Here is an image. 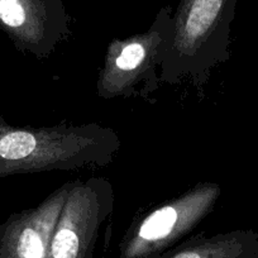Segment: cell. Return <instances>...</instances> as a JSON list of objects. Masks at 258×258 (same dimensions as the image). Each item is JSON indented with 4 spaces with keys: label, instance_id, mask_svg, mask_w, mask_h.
I'll return each mask as SVG.
<instances>
[{
    "label": "cell",
    "instance_id": "obj_1",
    "mask_svg": "<svg viewBox=\"0 0 258 258\" xmlns=\"http://www.w3.org/2000/svg\"><path fill=\"white\" fill-rule=\"evenodd\" d=\"M119 148L118 135L99 124L16 128L0 118V177L103 167Z\"/></svg>",
    "mask_w": 258,
    "mask_h": 258
},
{
    "label": "cell",
    "instance_id": "obj_2",
    "mask_svg": "<svg viewBox=\"0 0 258 258\" xmlns=\"http://www.w3.org/2000/svg\"><path fill=\"white\" fill-rule=\"evenodd\" d=\"M237 0H180L161 83L188 81L203 88L218 64L230 58V31Z\"/></svg>",
    "mask_w": 258,
    "mask_h": 258
},
{
    "label": "cell",
    "instance_id": "obj_3",
    "mask_svg": "<svg viewBox=\"0 0 258 258\" xmlns=\"http://www.w3.org/2000/svg\"><path fill=\"white\" fill-rule=\"evenodd\" d=\"M172 33L173 12L171 7H163L147 31L111 42L98 76V95L150 100L162 84L161 69Z\"/></svg>",
    "mask_w": 258,
    "mask_h": 258
},
{
    "label": "cell",
    "instance_id": "obj_4",
    "mask_svg": "<svg viewBox=\"0 0 258 258\" xmlns=\"http://www.w3.org/2000/svg\"><path fill=\"white\" fill-rule=\"evenodd\" d=\"M222 188L200 182L128 228L118 258H163L197 229L214 210Z\"/></svg>",
    "mask_w": 258,
    "mask_h": 258
},
{
    "label": "cell",
    "instance_id": "obj_5",
    "mask_svg": "<svg viewBox=\"0 0 258 258\" xmlns=\"http://www.w3.org/2000/svg\"><path fill=\"white\" fill-rule=\"evenodd\" d=\"M114 210V191L104 177L74 181L59 213L46 258H94Z\"/></svg>",
    "mask_w": 258,
    "mask_h": 258
},
{
    "label": "cell",
    "instance_id": "obj_6",
    "mask_svg": "<svg viewBox=\"0 0 258 258\" xmlns=\"http://www.w3.org/2000/svg\"><path fill=\"white\" fill-rule=\"evenodd\" d=\"M0 27L19 48L46 58L70 37L71 17L61 0H0Z\"/></svg>",
    "mask_w": 258,
    "mask_h": 258
},
{
    "label": "cell",
    "instance_id": "obj_7",
    "mask_svg": "<svg viewBox=\"0 0 258 258\" xmlns=\"http://www.w3.org/2000/svg\"><path fill=\"white\" fill-rule=\"evenodd\" d=\"M73 182L57 188L38 207L11 217L0 229V258L47 257L52 233Z\"/></svg>",
    "mask_w": 258,
    "mask_h": 258
},
{
    "label": "cell",
    "instance_id": "obj_8",
    "mask_svg": "<svg viewBox=\"0 0 258 258\" xmlns=\"http://www.w3.org/2000/svg\"><path fill=\"white\" fill-rule=\"evenodd\" d=\"M163 258H258V233L233 230L214 235L198 234Z\"/></svg>",
    "mask_w": 258,
    "mask_h": 258
}]
</instances>
